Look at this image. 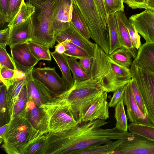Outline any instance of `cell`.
Masks as SVG:
<instances>
[{
  "instance_id": "obj_49",
  "label": "cell",
  "mask_w": 154,
  "mask_h": 154,
  "mask_svg": "<svg viewBox=\"0 0 154 154\" xmlns=\"http://www.w3.org/2000/svg\"><path fill=\"white\" fill-rule=\"evenodd\" d=\"M55 51L60 54H64L66 51L64 45L61 42H58V44L55 47Z\"/></svg>"
},
{
  "instance_id": "obj_35",
  "label": "cell",
  "mask_w": 154,
  "mask_h": 154,
  "mask_svg": "<svg viewBox=\"0 0 154 154\" xmlns=\"http://www.w3.org/2000/svg\"><path fill=\"white\" fill-rule=\"evenodd\" d=\"M128 129L131 133L138 134L154 141V126L131 123Z\"/></svg>"
},
{
  "instance_id": "obj_15",
  "label": "cell",
  "mask_w": 154,
  "mask_h": 154,
  "mask_svg": "<svg viewBox=\"0 0 154 154\" xmlns=\"http://www.w3.org/2000/svg\"><path fill=\"white\" fill-rule=\"evenodd\" d=\"M123 100L127 108V118L130 122L154 126L140 110L134 97L131 81L125 85Z\"/></svg>"
},
{
  "instance_id": "obj_20",
  "label": "cell",
  "mask_w": 154,
  "mask_h": 154,
  "mask_svg": "<svg viewBox=\"0 0 154 154\" xmlns=\"http://www.w3.org/2000/svg\"><path fill=\"white\" fill-rule=\"evenodd\" d=\"M114 15L118 27L121 47L127 49L134 59L137 51L133 45L127 29L129 20L124 12L119 11Z\"/></svg>"
},
{
  "instance_id": "obj_34",
  "label": "cell",
  "mask_w": 154,
  "mask_h": 154,
  "mask_svg": "<svg viewBox=\"0 0 154 154\" xmlns=\"http://www.w3.org/2000/svg\"><path fill=\"white\" fill-rule=\"evenodd\" d=\"M67 60L74 81H81L89 78V75L82 68L77 58L67 57Z\"/></svg>"
},
{
  "instance_id": "obj_8",
  "label": "cell",
  "mask_w": 154,
  "mask_h": 154,
  "mask_svg": "<svg viewBox=\"0 0 154 154\" xmlns=\"http://www.w3.org/2000/svg\"><path fill=\"white\" fill-rule=\"evenodd\" d=\"M132 78L136 82L142 96L147 117L154 126V73L132 63L130 68Z\"/></svg>"
},
{
  "instance_id": "obj_19",
  "label": "cell",
  "mask_w": 154,
  "mask_h": 154,
  "mask_svg": "<svg viewBox=\"0 0 154 154\" xmlns=\"http://www.w3.org/2000/svg\"><path fill=\"white\" fill-rule=\"evenodd\" d=\"M26 108L28 119L33 127L42 135L48 133L47 119L42 109L31 100H27Z\"/></svg>"
},
{
  "instance_id": "obj_37",
  "label": "cell",
  "mask_w": 154,
  "mask_h": 154,
  "mask_svg": "<svg viewBox=\"0 0 154 154\" xmlns=\"http://www.w3.org/2000/svg\"><path fill=\"white\" fill-rule=\"evenodd\" d=\"M104 2L108 17L119 11L124 12L123 0H104Z\"/></svg>"
},
{
  "instance_id": "obj_32",
  "label": "cell",
  "mask_w": 154,
  "mask_h": 154,
  "mask_svg": "<svg viewBox=\"0 0 154 154\" xmlns=\"http://www.w3.org/2000/svg\"><path fill=\"white\" fill-rule=\"evenodd\" d=\"M60 42L64 45L66 49L64 54L68 57L79 59L81 58L93 57L82 48L72 43L69 40H65Z\"/></svg>"
},
{
  "instance_id": "obj_46",
  "label": "cell",
  "mask_w": 154,
  "mask_h": 154,
  "mask_svg": "<svg viewBox=\"0 0 154 154\" xmlns=\"http://www.w3.org/2000/svg\"><path fill=\"white\" fill-rule=\"evenodd\" d=\"M124 3L132 9H147L146 0H123Z\"/></svg>"
},
{
  "instance_id": "obj_47",
  "label": "cell",
  "mask_w": 154,
  "mask_h": 154,
  "mask_svg": "<svg viewBox=\"0 0 154 154\" xmlns=\"http://www.w3.org/2000/svg\"><path fill=\"white\" fill-rule=\"evenodd\" d=\"M93 57L84 58L79 59V65L83 71L87 74L90 72Z\"/></svg>"
},
{
  "instance_id": "obj_27",
  "label": "cell",
  "mask_w": 154,
  "mask_h": 154,
  "mask_svg": "<svg viewBox=\"0 0 154 154\" xmlns=\"http://www.w3.org/2000/svg\"><path fill=\"white\" fill-rule=\"evenodd\" d=\"M72 3L73 9L71 22L84 37L89 40L91 38L90 35L84 18L75 0H72Z\"/></svg>"
},
{
  "instance_id": "obj_38",
  "label": "cell",
  "mask_w": 154,
  "mask_h": 154,
  "mask_svg": "<svg viewBox=\"0 0 154 154\" xmlns=\"http://www.w3.org/2000/svg\"><path fill=\"white\" fill-rule=\"evenodd\" d=\"M16 70L6 67L0 68V82L5 85L6 88L13 83L16 78Z\"/></svg>"
},
{
  "instance_id": "obj_7",
  "label": "cell",
  "mask_w": 154,
  "mask_h": 154,
  "mask_svg": "<svg viewBox=\"0 0 154 154\" xmlns=\"http://www.w3.org/2000/svg\"><path fill=\"white\" fill-rule=\"evenodd\" d=\"M89 29L91 38L109 55V40L107 26L104 23L94 0H75Z\"/></svg>"
},
{
  "instance_id": "obj_4",
  "label": "cell",
  "mask_w": 154,
  "mask_h": 154,
  "mask_svg": "<svg viewBox=\"0 0 154 154\" xmlns=\"http://www.w3.org/2000/svg\"><path fill=\"white\" fill-rule=\"evenodd\" d=\"M55 0H27L35 7L32 41L53 48L56 41L54 27L53 12Z\"/></svg>"
},
{
  "instance_id": "obj_3",
  "label": "cell",
  "mask_w": 154,
  "mask_h": 154,
  "mask_svg": "<svg viewBox=\"0 0 154 154\" xmlns=\"http://www.w3.org/2000/svg\"><path fill=\"white\" fill-rule=\"evenodd\" d=\"M42 135L32 126L27 116L26 108L11 119L3 134L2 147L8 154H23L28 145Z\"/></svg>"
},
{
  "instance_id": "obj_51",
  "label": "cell",
  "mask_w": 154,
  "mask_h": 154,
  "mask_svg": "<svg viewBox=\"0 0 154 154\" xmlns=\"http://www.w3.org/2000/svg\"><path fill=\"white\" fill-rule=\"evenodd\" d=\"M8 124L7 123L3 126L0 127V141H1L3 135L5 132V130L8 126Z\"/></svg>"
},
{
  "instance_id": "obj_2",
  "label": "cell",
  "mask_w": 154,
  "mask_h": 154,
  "mask_svg": "<svg viewBox=\"0 0 154 154\" xmlns=\"http://www.w3.org/2000/svg\"><path fill=\"white\" fill-rule=\"evenodd\" d=\"M89 78L74 81L73 86L65 91L72 113L79 124L89 106L105 91L102 84L103 76L97 69L91 66Z\"/></svg>"
},
{
  "instance_id": "obj_40",
  "label": "cell",
  "mask_w": 154,
  "mask_h": 154,
  "mask_svg": "<svg viewBox=\"0 0 154 154\" xmlns=\"http://www.w3.org/2000/svg\"><path fill=\"white\" fill-rule=\"evenodd\" d=\"M131 83L134 97L135 101L140 111L147 117L146 112L144 103L138 89L135 80L134 79L131 78Z\"/></svg>"
},
{
  "instance_id": "obj_1",
  "label": "cell",
  "mask_w": 154,
  "mask_h": 154,
  "mask_svg": "<svg viewBox=\"0 0 154 154\" xmlns=\"http://www.w3.org/2000/svg\"><path fill=\"white\" fill-rule=\"evenodd\" d=\"M109 122L97 119L82 122L70 130L57 132H49L46 136L45 154H75L91 146L102 144L118 139L125 140L132 136L130 132L115 127L103 129Z\"/></svg>"
},
{
  "instance_id": "obj_23",
  "label": "cell",
  "mask_w": 154,
  "mask_h": 154,
  "mask_svg": "<svg viewBox=\"0 0 154 154\" xmlns=\"http://www.w3.org/2000/svg\"><path fill=\"white\" fill-rule=\"evenodd\" d=\"M51 55L59 67L62 74V78L69 89L73 85L74 81L71 74L67 60V56L60 54L55 51L51 52Z\"/></svg>"
},
{
  "instance_id": "obj_13",
  "label": "cell",
  "mask_w": 154,
  "mask_h": 154,
  "mask_svg": "<svg viewBox=\"0 0 154 154\" xmlns=\"http://www.w3.org/2000/svg\"><path fill=\"white\" fill-rule=\"evenodd\" d=\"M129 20L146 42L154 43V10L145 9L140 13L132 15Z\"/></svg>"
},
{
  "instance_id": "obj_24",
  "label": "cell",
  "mask_w": 154,
  "mask_h": 154,
  "mask_svg": "<svg viewBox=\"0 0 154 154\" xmlns=\"http://www.w3.org/2000/svg\"><path fill=\"white\" fill-rule=\"evenodd\" d=\"M124 140L118 139L105 143L94 145L77 151L76 154H112Z\"/></svg>"
},
{
  "instance_id": "obj_36",
  "label": "cell",
  "mask_w": 154,
  "mask_h": 154,
  "mask_svg": "<svg viewBox=\"0 0 154 154\" xmlns=\"http://www.w3.org/2000/svg\"><path fill=\"white\" fill-rule=\"evenodd\" d=\"M27 102V93L25 84L23 87L15 105L12 118L19 114L24 110Z\"/></svg>"
},
{
  "instance_id": "obj_50",
  "label": "cell",
  "mask_w": 154,
  "mask_h": 154,
  "mask_svg": "<svg viewBox=\"0 0 154 154\" xmlns=\"http://www.w3.org/2000/svg\"><path fill=\"white\" fill-rule=\"evenodd\" d=\"M147 9L154 11V0H146Z\"/></svg>"
},
{
  "instance_id": "obj_33",
  "label": "cell",
  "mask_w": 154,
  "mask_h": 154,
  "mask_svg": "<svg viewBox=\"0 0 154 154\" xmlns=\"http://www.w3.org/2000/svg\"><path fill=\"white\" fill-rule=\"evenodd\" d=\"M46 147L45 135H42L30 143L23 154H45Z\"/></svg>"
},
{
  "instance_id": "obj_29",
  "label": "cell",
  "mask_w": 154,
  "mask_h": 154,
  "mask_svg": "<svg viewBox=\"0 0 154 154\" xmlns=\"http://www.w3.org/2000/svg\"><path fill=\"white\" fill-rule=\"evenodd\" d=\"M27 43L31 52L39 61L41 60H51V52L49 47L32 40Z\"/></svg>"
},
{
  "instance_id": "obj_26",
  "label": "cell",
  "mask_w": 154,
  "mask_h": 154,
  "mask_svg": "<svg viewBox=\"0 0 154 154\" xmlns=\"http://www.w3.org/2000/svg\"><path fill=\"white\" fill-rule=\"evenodd\" d=\"M35 10L31 4L22 0L19 10L12 20L8 23V27L10 29L27 20L31 17Z\"/></svg>"
},
{
  "instance_id": "obj_10",
  "label": "cell",
  "mask_w": 154,
  "mask_h": 154,
  "mask_svg": "<svg viewBox=\"0 0 154 154\" xmlns=\"http://www.w3.org/2000/svg\"><path fill=\"white\" fill-rule=\"evenodd\" d=\"M131 134L132 136L124 140L112 154H154V141Z\"/></svg>"
},
{
  "instance_id": "obj_25",
  "label": "cell",
  "mask_w": 154,
  "mask_h": 154,
  "mask_svg": "<svg viewBox=\"0 0 154 154\" xmlns=\"http://www.w3.org/2000/svg\"><path fill=\"white\" fill-rule=\"evenodd\" d=\"M114 14L108 17L107 23L109 40V54L121 47L118 27Z\"/></svg>"
},
{
  "instance_id": "obj_17",
  "label": "cell",
  "mask_w": 154,
  "mask_h": 154,
  "mask_svg": "<svg viewBox=\"0 0 154 154\" xmlns=\"http://www.w3.org/2000/svg\"><path fill=\"white\" fill-rule=\"evenodd\" d=\"M34 22L32 15L27 20L9 29L8 45H13L27 42L33 37Z\"/></svg>"
},
{
  "instance_id": "obj_9",
  "label": "cell",
  "mask_w": 154,
  "mask_h": 154,
  "mask_svg": "<svg viewBox=\"0 0 154 154\" xmlns=\"http://www.w3.org/2000/svg\"><path fill=\"white\" fill-rule=\"evenodd\" d=\"M33 78L39 81L55 95L60 94L69 88L55 67L34 68L32 71Z\"/></svg>"
},
{
  "instance_id": "obj_42",
  "label": "cell",
  "mask_w": 154,
  "mask_h": 154,
  "mask_svg": "<svg viewBox=\"0 0 154 154\" xmlns=\"http://www.w3.org/2000/svg\"><path fill=\"white\" fill-rule=\"evenodd\" d=\"M22 0H9L8 22L9 23L18 12Z\"/></svg>"
},
{
  "instance_id": "obj_31",
  "label": "cell",
  "mask_w": 154,
  "mask_h": 154,
  "mask_svg": "<svg viewBox=\"0 0 154 154\" xmlns=\"http://www.w3.org/2000/svg\"><path fill=\"white\" fill-rule=\"evenodd\" d=\"M114 117L116 120L115 127L120 130L128 131L127 117L126 115L123 100L115 106Z\"/></svg>"
},
{
  "instance_id": "obj_6",
  "label": "cell",
  "mask_w": 154,
  "mask_h": 154,
  "mask_svg": "<svg viewBox=\"0 0 154 154\" xmlns=\"http://www.w3.org/2000/svg\"><path fill=\"white\" fill-rule=\"evenodd\" d=\"M94 56L103 73L102 84L105 91L113 92L131 81L130 69L116 63L96 43Z\"/></svg>"
},
{
  "instance_id": "obj_48",
  "label": "cell",
  "mask_w": 154,
  "mask_h": 154,
  "mask_svg": "<svg viewBox=\"0 0 154 154\" xmlns=\"http://www.w3.org/2000/svg\"><path fill=\"white\" fill-rule=\"evenodd\" d=\"M10 29L8 27L0 31V45L6 46L8 45Z\"/></svg>"
},
{
  "instance_id": "obj_21",
  "label": "cell",
  "mask_w": 154,
  "mask_h": 154,
  "mask_svg": "<svg viewBox=\"0 0 154 154\" xmlns=\"http://www.w3.org/2000/svg\"><path fill=\"white\" fill-rule=\"evenodd\" d=\"M132 63L154 73V43L146 42L138 49Z\"/></svg>"
},
{
  "instance_id": "obj_14",
  "label": "cell",
  "mask_w": 154,
  "mask_h": 154,
  "mask_svg": "<svg viewBox=\"0 0 154 154\" xmlns=\"http://www.w3.org/2000/svg\"><path fill=\"white\" fill-rule=\"evenodd\" d=\"M55 38L58 43L68 40L79 46L93 57L95 44L84 37L76 29L71 22L65 29L55 31Z\"/></svg>"
},
{
  "instance_id": "obj_44",
  "label": "cell",
  "mask_w": 154,
  "mask_h": 154,
  "mask_svg": "<svg viewBox=\"0 0 154 154\" xmlns=\"http://www.w3.org/2000/svg\"><path fill=\"white\" fill-rule=\"evenodd\" d=\"M125 88V85L120 88L113 92L110 102L109 107H114L120 101L123 100Z\"/></svg>"
},
{
  "instance_id": "obj_18",
  "label": "cell",
  "mask_w": 154,
  "mask_h": 154,
  "mask_svg": "<svg viewBox=\"0 0 154 154\" xmlns=\"http://www.w3.org/2000/svg\"><path fill=\"white\" fill-rule=\"evenodd\" d=\"M109 107L107 92L104 91L88 108L82 118L81 123L97 119H107L109 117Z\"/></svg>"
},
{
  "instance_id": "obj_16",
  "label": "cell",
  "mask_w": 154,
  "mask_h": 154,
  "mask_svg": "<svg viewBox=\"0 0 154 154\" xmlns=\"http://www.w3.org/2000/svg\"><path fill=\"white\" fill-rule=\"evenodd\" d=\"M72 0H55L54 6V31L68 27L71 22Z\"/></svg>"
},
{
  "instance_id": "obj_11",
  "label": "cell",
  "mask_w": 154,
  "mask_h": 154,
  "mask_svg": "<svg viewBox=\"0 0 154 154\" xmlns=\"http://www.w3.org/2000/svg\"><path fill=\"white\" fill-rule=\"evenodd\" d=\"M11 58L17 70L26 74L39 61L32 54L28 43L15 45L10 47Z\"/></svg>"
},
{
  "instance_id": "obj_28",
  "label": "cell",
  "mask_w": 154,
  "mask_h": 154,
  "mask_svg": "<svg viewBox=\"0 0 154 154\" xmlns=\"http://www.w3.org/2000/svg\"><path fill=\"white\" fill-rule=\"evenodd\" d=\"M110 58L120 66L129 67L132 63V57L129 51L121 47L109 54Z\"/></svg>"
},
{
  "instance_id": "obj_39",
  "label": "cell",
  "mask_w": 154,
  "mask_h": 154,
  "mask_svg": "<svg viewBox=\"0 0 154 154\" xmlns=\"http://www.w3.org/2000/svg\"><path fill=\"white\" fill-rule=\"evenodd\" d=\"M0 68L6 67L14 70H17L11 57L8 53L6 46L0 45Z\"/></svg>"
},
{
  "instance_id": "obj_22",
  "label": "cell",
  "mask_w": 154,
  "mask_h": 154,
  "mask_svg": "<svg viewBox=\"0 0 154 154\" xmlns=\"http://www.w3.org/2000/svg\"><path fill=\"white\" fill-rule=\"evenodd\" d=\"M17 77L12 84L6 88V95L10 119L12 118L13 110L19 94L26 84V74L18 70H16Z\"/></svg>"
},
{
  "instance_id": "obj_41",
  "label": "cell",
  "mask_w": 154,
  "mask_h": 154,
  "mask_svg": "<svg viewBox=\"0 0 154 154\" xmlns=\"http://www.w3.org/2000/svg\"><path fill=\"white\" fill-rule=\"evenodd\" d=\"M127 28L134 47L138 50L142 45L140 36L139 34L133 23L129 20Z\"/></svg>"
},
{
  "instance_id": "obj_5",
  "label": "cell",
  "mask_w": 154,
  "mask_h": 154,
  "mask_svg": "<svg viewBox=\"0 0 154 154\" xmlns=\"http://www.w3.org/2000/svg\"><path fill=\"white\" fill-rule=\"evenodd\" d=\"M40 107L46 116L49 132L67 131L79 124L72 111L65 92Z\"/></svg>"
},
{
  "instance_id": "obj_12",
  "label": "cell",
  "mask_w": 154,
  "mask_h": 154,
  "mask_svg": "<svg viewBox=\"0 0 154 154\" xmlns=\"http://www.w3.org/2000/svg\"><path fill=\"white\" fill-rule=\"evenodd\" d=\"M32 71L26 74L27 100H32L40 106L51 101L57 95L53 94L39 81L34 79L32 76Z\"/></svg>"
},
{
  "instance_id": "obj_45",
  "label": "cell",
  "mask_w": 154,
  "mask_h": 154,
  "mask_svg": "<svg viewBox=\"0 0 154 154\" xmlns=\"http://www.w3.org/2000/svg\"><path fill=\"white\" fill-rule=\"evenodd\" d=\"M94 0L103 22L107 26L108 17L106 11L104 0Z\"/></svg>"
},
{
  "instance_id": "obj_43",
  "label": "cell",
  "mask_w": 154,
  "mask_h": 154,
  "mask_svg": "<svg viewBox=\"0 0 154 154\" xmlns=\"http://www.w3.org/2000/svg\"><path fill=\"white\" fill-rule=\"evenodd\" d=\"M9 0H0V25L3 27L8 22Z\"/></svg>"
},
{
  "instance_id": "obj_30",
  "label": "cell",
  "mask_w": 154,
  "mask_h": 154,
  "mask_svg": "<svg viewBox=\"0 0 154 154\" xmlns=\"http://www.w3.org/2000/svg\"><path fill=\"white\" fill-rule=\"evenodd\" d=\"M0 126L9 123L10 118L8 107L6 92V87L0 82ZM0 126V127H1Z\"/></svg>"
}]
</instances>
